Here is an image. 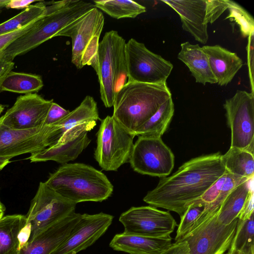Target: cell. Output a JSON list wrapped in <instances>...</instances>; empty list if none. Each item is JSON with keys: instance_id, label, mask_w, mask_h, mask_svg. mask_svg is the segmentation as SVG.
Segmentation results:
<instances>
[{"instance_id": "obj_1", "label": "cell", "mask_w": 254, "mask_h": 254, "mask_svg": "<svg viewBox=\"0 0 254 254\" xmlns=\"http://www.w3.org/2000/svg\"><path fill=\"white\" fill-rule=\"evenodd\" d=\"M225 172L220 152L193 158L170 177L162 178L143 200L150 206L175 212L181 217L189 205Z\"/></svg>"}, {"instance_id": "obj_22", "label": "cell", "mask_w": 254, "mask_h": 254, "mask_svg": "<svg viewBox=\"0 0 254 254\" xmlns=\"http://www.w3.org/2000/svg\"><path fill=\"white\" fill-rule=\"evenodd\" d=\"M177 57L188 67L196 83L204 85L217 83L208 57L199 45L192 44L188 41L182 43Z\"/></svg>"}, {"instance_id": "obj_9", "label": "cell", "mask_w": 254, "mask_h": 254, "mask_svg": "<svg viewBox=\"0 0 254 254\" xmlns=\"http://www.w3.org/2000/svg\"><path fill=\"white\" fill-rule=\"evenodd\" d=\"M179 15L182 28L205 44L208 40L207 26L228 8V0H162Z\"/></svg>"}, {"instance_id": "obj_20", "label": "cell", "mask_w": 254, "mask_h": 254, "mask_svg": "<svg viewBox=\"0 0 254 254\" xmlns=\"http://www.w3.org/2000/svg\"><path fill=\"white\" fill-rule=\"evenodd\" d=\"M202 48L208 57L217 83L220 86L228 85L242 67V59L236 53L219 45L204 46Z\"/></svg>"}, {"instance_id": "obj_23", "label": "cell", "mask_w": 254, "mask_h": 254, "mask_svg": "<svg viewBox=\"0 0 254 254\" xmlns=\"http://www.w3.org/2000/svg\"><path fill=\"white\" fill-rule=\"evenodd\" d=\"M98 120L101 121L97 102L93 97L87 95L77 107L63 119L52 125L57 142L70 129L87 123L97 122Z\"/></svg>"}, {"instance_id": "obj_29", "label": "cell", "mask_w": 254, "mask_h": 254, "mask_svg": "<svg viewBox=\"0 0 254 254\" xmlns=\"http://www.w3.org/2000/svg\"><path fill=\"white\" fill-rule=\"evenodd\" d=\"M97 8L116 19L135 18L146 12V7L130 0H96L93 1Z\"/></svg>"}, {"instance_id": "obj_48", "label": "cell", "mask_w": 254, "mask_h": 254, "mask_svg": "<svg viewBox=\"0 0 254 254\" xmlns=\"http://www.w3.org/2000/svg\"><path fill=\"white\" fill-rule=\"evenodd\" d=\"M227 251L228 252L226 253H225L224 254H232L231 253L229 250H228Z\"/></svg>"}, {"instance_id": "obj_45", "label": "cell", "mask_w": 254, "mask_h": 254, "mask_svg": "<svg viewBox=\"0 0 254 254\" xmlns=\"http://www.w3.org/2000/svg\"><path fill=\"white\" fill-rule=\"evenodd\" d=\"M4 109V106L1 104H0V114L3 112Z\"/></svg>"}, {"instance_id": "obj_31", "label": "cell", "mask_w": 254, "mask_h": 254, "mask_svg": "<svg viewBox=\"0 0 254 254\" xmlns=\"http://www.w3.org/2000/svg\"><path fill=\"white\" fill-rule=\"evenodd\" d=\"M47 4L39 1L31 4L12 18L0 24V35L22 28L43 16L46 12Z\"/></svg>"}, {"instance_id": "obj_7", "label": "cell", "mask_w": 254, "mask_h": 254, "mask_svg": "<svg viewBox=\"0 0 254 254\" xmlns=\"http://www.w3.org/2000/svg\"><path fill=\"white\" fill-rule=\"evenodd\" d=\"M101 122L94 158L102 170L116 171L129 162L135 135L112 116H107Z\"/></svg>"}, {"instance_id": "obj_14", "label": "cell", "mask_w": 254, "mask_h": 254, "mask_svg": "<svg viewBox=\"0 0 254 254\" xmlns=\"http://www.w3.org/2000/svg\"><path fill=\"white\" fill-rule=\"evenodd\" d=\"M56 143L52 126L14 129L4 125L0 117V159L34 153Z\"/></svg>"}, {"instance_id": "obj_30", "label": "cell", "mask_w": 254, "mask_h": 254, "mask_svg": "<svg viewBox=\"0 0 254 254\" xmlns=\"http://www.w3.org/2000/svg\"><path fill=\"white\" fill-rule=\"evenodd\" d=\"M254 213L246 220H238L234 237L229 251L231 253L254 254Z\"/></svg>"}, {"instance_id": "obj_47", "label": "cell", "mask_w": 254, "mask_h": 254, "mask_svg": "<svg viewBox=\"0 0 254 254\" xmlns=\"http://www.w3.org/2000/svg\"><path fill=\"white\" fill-rule=\"evenodd\" d=\"M232 254H243V253H240V252H236V253H231Z\"/></svg>"}, {"instance_id": "obj_38", "label": "cell", "mask_w": 254, "mask_h": 254, "mask_svg": "<svg viewBox=\"0 0 254 254\" xmlns=\"http://www.w3.org/2000/svg\"><path fill=\"white\" fill-rule=\"evenodd\" d=\"M254 213V188H253L249 192L238 218L242 220H246L249 218Z\"/></svg>"}, {"instance_id": "obj_46", "label": "cell", "mask_w": 254, "mask_h": 254, "mask_svg": "<svg viewBox=\"0 0 254 254\" xmlns=\"http://www.w3.org/2000/svg\"><path fill=\"white\" fill-rule=\"evenodd\" d=\"M4 212V211H3L0 210V218H1L3 216Z\"/></svg>"}, {"instance_id": "obj_40", "label": "cell", "mask_w": 254, "mask_h": 254, "mask_svg": "<svg viewBox=\"0 0 254 254\" xmlns=\"http://www.w3.org/2000/svg\"><path fill=\"white\" fill-rule=\"evenodd\" d=\"M14 65L13 61L4 59L0 56V93L1 91V84L8 73L12 71Z\"/></svg>"}, {"instance_id": "obj_32", "label": "cell", "mask_w": 254, "mask_h": 254, "mask_svg": "<svg viewBox=\"0 0 254 254\" xmlns=\"http://www.w3.org/2000/svg\"><path fill=\"white\" fill-rule=\"evenodd\" d=\"M228 15L225 18L235 21L239 26L241 33L244 37H248L254 31V20L246 9L233 0H228Z\"/></svg>"}, {"instance_id": "obj_24", "label": "cell", "mask_w": 254, "mask_h": 254, "mask_svg": "<svg viewBox=\"0 0 254 254\" xmlns=\"http://www.w3.org/2000/svg\"><path fill=\"white\" fill-rule=\"evenodd\" d=\"M26 223L25 216L12 214L0 218V254H18L19 234Z\"/></svg>"}, {"instance_id": "obj_19", "label": "cell", "mask_w": 254, "mask_h": 254, "mask_svg": "<svg viewBox=\"0 0 254 254\" xmlns=\"http://www.w3.org/2000/svg\"><path fill=\"white\" fill-rule=\"evenodd\" d=\"M172 240L170 236L150 237L123 232L115 235L109 246L129 254H160L172 245Z\"/></svg>"}, {"instance_id": "obj_18", "label": "cell", "mask_w": 254, "mask_h": 254, "mask_svg": "<svg viewBox=\"0 0 254 254\" xmlns=\"http://www.w3.org/2000/svg\"><path fill=\"white\" fill-rule=\"evenodd\" d=\"M80 215L73 212L45 228L23 245L18 254H51L69 235Z\"/></svg>"}, {"instance_id": "obj_4", "label": "cell", "mask_w": 254, "mask_h": 254, "mask_svg": "<svg viewBox=\"0 0 254 254\" xmlns=\"http://www.w3.org/2000/svg\"><path fill=\"white\" fill-rule=\"evenodd\" d=\"M45 182L61 196L75 204L103 201L114 190L113 185L104 173L81 163L63 164L50 174Z\"/></svg>"}, {"instance_id": "obj_42", "label": "cell", "mask_w": 254, "mask_h": 254, "mask_svg": "<svg viewBox=\"0 0 254 254\" xmlns=\"http://www.w3.org/2000/svg\"><path fill=\"white\" fill-rule=\"evenodd\" d=\"M10 163L7 159H0V171L2 170L7 165Z\"/></svg>"}, {"instance_id": "obj_35", "label": "cell", "mask_w": 254, "mask_h": 254, "mask_svg": "<svg viewBox=\"0 0 254 254\" xmlns=\"http://www.w3.org/2000/svg\"><path fill=\"white\" fill-rule=\"evenodd\" d=\"M226 171L199 198L205 204V207L210 205L217 197L226 179Z\"/></svg>"}, {"instance_id": "obj_16", "label": "cell", "mask_w": 254, "mask_h": 254, "mask_svg": "<svg viewBox=\"0 0 254 254\" xmlns=\"http://www.w3.org/2000/svg\"><path fill=\"white\" fill-rule=\"evenodd\" d=\"M113 218L103 212L81 214L69 235L51 254H76L87 249L106 232Z\"/></svg>"}, {"instance_id": "obj_13", "label": "cell", "mask_w": 254, "mask_h": 254, "mask_svg": "<svg viewBox=\"0 0 254 254\" xmlns=\"http://www.w3.org/2000/svg\"><path fill=\"white\" fill-rule=\"evenodd\" d=\"M128 162L139 174L163 178L172 172L174 156L161 137L138 135Z\"/></svg>"}, {"instance_id": "obj_25", "label": "cell", "mask_w": 254, "mask_h": 254, "mask_svg": "<svg viewBox=\"0 0 254 254\" xmlns=\"http://www.w3.org/2000/svg\"><path fill=\"white\" fill-rule=\"evenodd\" d=\"M254 188V177L234 188L226 197L217 213V219L227 225L238 218L251 190Z\"/></svg>"}, {"instance_id": "obj_15", "label": "cell", "mask_w": 254, "mask_h": 254, "mask_svg": "<svg viewBox=\"0 0 254 254\" xmlns=\"http://www.w3.org/2000/svg\"><path fill=\"white\" fill-rule=\"evenodd\" d=\"M124 233L150 237L170 236L177 222L170 212L152 206L131 207L121 214Z\"/></svg>"}, {"instance_id": "obj_6", "label": "cell", "mask_w": 254, "mask_h": 254, "mask_svg": "<svg viewBox=\"0 0 254 254\" xmlns=\"http://www.w3.org/2000/svg\"><path fill=\"white\" fill-rule=\"evenodd\" d=\"M104 22L103 13L95 7L57 35L71 38V63L77 68L91 65L97 73L99 41Z\"/></svg>"}, {"instance_id": "obj_8", "label": "cell", "mask_w": 254, "mask_h": 254, "mask_svg": "<svg viewBox=\"0 0 254 254\" xmlns=\"http://www.w3.org/2000/svg\"><path fill=\"white\" fill-rule=\"evenodd\" d=\"M218 211L212 214L202 213L179 240L188 243L190 254H224L230 248L238 218L228 225L222 224L217 218Z\"/></svg>"}, {"instance_id": "obj_43", "label": "cell", "mask_w": 254, "mask_h": 254, "mask_svg": "<svg viewBox=\"0 0 254 254\" xmlns=\"http://www.w3.org/2000/svg\"><path fill=\"white\" fill-rule=\"evenodd\" d=\"M9 0H0V9L5 7Z\"/></svg>"}, {"instance_id": "obj_44", "label": "cell", "mask_w": 254, "mask_h": 254, "mask_svg": "<svg viewBox=\"0 0 254 254\" xmlns=\"http://www.w3.org/2000/svg\"><path fill=\"white\" fill-rule=\"evenodd\" d=\"M5 208L4 205L1 202L0 200V210L4 211Z\"/></svg>"}, {"instance_id": "obj_17", "label": "cell", "mask_w": 254, "mask_h": 254, "mask_svg": "<svg viewBox=\"0 0 254 254\" xmlns=\"http://www.w3.org/2000/svg\"><path fill=\"white\" fill-rule=\"evenodd\" d=\"M53 100H46L37 93L18 97L13 104L1 116L2 123L14 129H30L44 125Z\"/></svg>"}, {"instance_id": "obj_49", "label": "cell", "mask_w": 254, "mask_h": 254, "mask_svg": "<svg viewBox=\"0 0 254 254\" xmlns=\"http://www.w3.org/2000/svg\"><path fill=\"white\" fill-rule=\"evenodd\" d=\"M1 9H0V13H1Z\"/></svg>"}, {"instance_id": "obj_34", "label": "cell", "mask_w": 254, "mask_h": 254, "mask_svg": "<svg viewBox=\"0 0 254 254\" xmlns=\"http://www.w3.org/2000/svg\"><path fill=\"white\" fill-rule=\"evenodd\" d=\"M41 17L31 22L22 28L0 35V56L14 41L31 30Z\"/></svg>"}, {"instance_id": "obj_37", "label": "cell", "mask_w": 254, "mask_h": 254, "mask_svg": "<svg viewBox=\"0 0 254 254\" xmlns=\"http://www.w3.org/2000/svg\"><path fill=\"white\" fill-rule=\"evenodd\" d=\"M254 31L252 32L248 36V43L247 47L249 76L252 92L253 93H254Z\"/></svg>"}, {"instance_id": "obj_26", "label": "cell", "mask_w": 254, "mask_h": 254, "mask_svg": "<svg viewBox=\"0 0 254 254\" xmlns=\"http://www.w3.org/2000/svg\"><path fill=\"white\" fill-rule=\"evenodd\" d=\"M174 113V105L171 97L136 131L135 136L161 137L168 127Z\"/></svg>"}, {"instance_id": "obj_41", "label": "cell", "mask_w": 254, "mask_h": 254, "mask_svg": "<svg viewBox=\"0 0 254 254\" xmlns=\"http://www.w3.org/2000/svg\"><path fill=\"white\" fill-rule=\"evenodd\" d=\"M34 2L36 1L34 0H9L5 7L12 9H25Z\"/></svg>"}, {"instance_id": "obj_39", "label": "cell", "mask_w": 254, "mask_h": 254, "mask_svg": "<svg viewBox=\"0 0 254 254\" xmlns=\"http://www.w3.org/2000/svg\"><path fill=\"white\" fill-rule=\"evenodd\" d=\"M160 254H190L188 243L184 241L175 242Z\"/></svg>"}, {"instance_id": "obj_27", "label": "cell", "mask_w": 254, "mask_h": 254, "mask_svg": "<svg viewBox=\"0 0 254 254\" xmlns=\"http://www.w3.org/2000/svg\"><path fill=\"white\" fill-rule=\"evenodd\" d=\"M226 171L243 178L254 177V153L247 150L230 148L223 155Z\"/></svg>"}, {"instance_id": "obj_10", "label": "cell", "mask_w": 254, "mask_h": 254, "mask_svg": "<svg viewBox=\"0 0 254 254\" xmlns=\"http://www.w3.org/2000/svg\"><path fill=\"white\" fill-rule=\"evenodd\" d=\"M76 204L61 196L46 182H41L31 201L29 209L25 215V225L30 228L28 241L32 240L45 228L75 212Z\"/></svg>"}, {"instance_id": "obj_21", "label": "cell", "mask_w": 254, "mask_h": 254, "mask_svg": "<svg viewBox=\"0 0 254 254\" xmlns=\"http://www.w3.org/2000/svg\"><path fill=\"white\" fill-rule=\"evenodd\" d=\"M87 132L84 131L64 142L53 145L31 154L27 159L31 162L54 161L62 165L74 160L91 142Z\"/></svg>"}, {"instance_id": "obj_12", "label": "cell", "mask_w": 254, "mask_h": 254, "mask_svg": "<svg viewBox=\"0 0 254 254\" xmlns=\"http://www.w3.org/2000/svg\"><path fill=\"white\" fill-rule=\"evenodd\" d=\"M231 131L230 148L254 153V93L237 90L223 104Z\"/></svg>"}, {"instance_id": "obj_11", "label": "cell", "mask_w": 254, "mask_h": 254, "mask_svg": "<svg viewBox=\"0 0 254 254\" xmlns=\"http://www.w3.org/2000/svg\"><path fill=\"white\" fill-rule=\"evenodd\" d=\"M125 54L127 81L150 84L166 83L173 68L169 61L133 38L126 43Z\"/></svg>"}, {"instance_id": "obj_33", "label": "cell", "mask_w": 254, "mask_h": 254, "mask_svg": "<svg viewBox=\"0 0 254 254\" xmlns=\"http://www.w3.org/2000/svg\"><path fill=\"white\" fill-rule=\"evenodd\" d=\"M205 204L199 198L188 207L183 216L177 231L175 242L179 241L191 229L205 209Z\"/></svg>"}, {"instance_id": "obj_2", "label": "cell", "mask_w": 254, "mask_h": 254, "mask_svg": "<svg viewBox=\"0 0 254 254\" xmlns=\"http://www.w3.org/2000/svg\"><path fill=\"white\" fill-rule=\"evenodd\" d=\"M171 97L172 94L166 83L150 84L127 81L115 96L112 116L135 135Z\"/></svg>"}, {"instance_id": "obj_28", "label": "cell", "mask_w": 254, "mask_h": 254, "mask_svg": "<svg viewBox=\"0 0 254 254\" xmlns=\"http://www.w3.org/2000/svg\"><path fill=\"white\" fill-rule=\"evenodd\" d=\"M42 77L38 75L11 71L5 77L1 91L17 93H36L43 87Z\"/></svg>"}, {"instance_id": "obj_3", "label": "cell", "mask_w": 254, "mask_h": 254, "mask_svg": "<svg viewBox=\"0 0 254 254\" xmlns=\"http://www.w3.org/2000/svg\"><path fill=\"white\" fill-rule=\"evenodd\" d=\"M46 4V14L35 26L11 43L0 56L13 61L16 57L57 37L62 30L95 7L94 4L82 0H64Z\"/></svg>"}, {"instance_id": "obj_5", "label": "cell", "mask_w": 254, "mask_h": 254, "mask_svg": "<svg viewBox=\"0 0 254 254\" xmlns=\"http://www.w3.org/2000/svg\"><path fill=\"white\" fill-rule=\"evenodd\" d=\"M125 45L115 30L107 32L99 44L96 74L101 99L106 108L113 107L117 93L127 82Z\"/></svg>"}, {"instance_id": "obj_36", "label": "cell", "mask_w": 254, "mask_h": 254, "mask_svg": "<svg viewBox=\"0 0 254 254\" xmlns=\"http://www.w3.org/2000/svg\"><path fill=\"white\" fill-rule=\"evenodd\" d=\"M70 111L53 102L44 123V126H52L66 116Z\"/></svg>"}]
</instances>
